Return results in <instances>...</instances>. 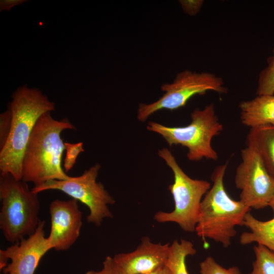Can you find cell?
Segmentation results:
<instances>
[{"mask_svg": "<svg viewBox=\"0 0 274 274\" xmlns=\"http://www.w3.org/2000/svg\"><path fill=\"white\" fill-rule=\"evenodd\" d=\"M66 118L54 119L50 112L38 120L27 144L22 164V180L39 186L50 180H63L69 178L61 167L65 151L61 132L75 129Z\"/></svg>", "mask_w": 274, "mask_h": 274, "instance_id": "1", "label": "cell"}, {"mask_svg": "<svg viewBox=\"0 0 274 274\" xmlns=\"http://www.w3.org/2000/svg\"><path fill=\"white\" fill-rule=\"evenodd\" d=\"M12 98L9 107L11 127L5 145L0 149V172L21 180L22 158L32 130L42 115L55 110V104L40 90L26 86L18 88Z\"/></svg>", "mask_w": 274, "mask_h": 274, "instance_id": "2", "label": "cell"}, {"mask_svg": "<svg viewBox=\"0 0 274 274\" xmlns=\"http://www.w3.org/2000/svg\"><path fill=\"white\" fill-rule=\"evenodd\" d=\"M227 163L216 167L211 179L213 184L202 200L195 229L203 239H211L227 248L236 234L235 227L243 226L251 209L240 200L232 199L226 191L224 177Z\"/></svg>", "mask_w": 274, "mask_h": 274, "instance_id": "3", "label": "cell"}, {"mask_svg": "<svg viewBox=\"0 0 274 274\" xmlns=\"http://www.w3.org/2000/svg\"><path fill=\"white\" fill-rule=\"evenodd\" d=\"M0 229L13 244L32 234L41 220L38 193L10 174L0 176Z\"/></svg>", "mask_w": 274, "mask_h": 274, "instance_id": "4", "label": "cell"}, {"mask_svg": "<svg viewBox=\"0 0 274 274\" xmlns=\"http://www.w3.org/2000/svg\"><path fill=\"white\" fill-rule=\"evenodd\" d=\"M191 122L182 127H169L150 121L147 129L161 135L169 146L181 145L188 149L187 157L197 161L204 158L216 160L218 154L212 146L213 138L219 134L223 126L219 121L213 104L190 114Z\"/></svg>", "mask_w": 274, "mask_h": 274, "instance_id": "5", "label": "cell"}, {"mask_svg": "<svg viewBox=\"0 0 274 274\" xmlns=\"http://www.w3.org/2000/svg\"><path fill=\"white\" fill-rule=\"evenodd\" d=\"M158 155L172 170L174 182L168 186L175 203L170 212H157L154 219L158 223L174 222L185 231H195L202 196L211 188L206 180L193 179L186 175L167 148H163Z\"/></svg>", "mask_w": 274, "mask_h": 274, "instance_id": "6", "label": "cell"}, {"mask_svg": "<svg viewBox=\"0 0 274 274\" xmlns=\"http://www.w3.org/2000/svg\"><path fill=\"white\" fill-rule=\"evenodd\" d=\"M100 169V165L97 163L79 176H70L63 180H50L34 186L32 190L38 194L49 190L64 193L86 205L89 210L87 221L99 226L104 219L113 218L109 205L115 203L104 185L96 181Z\"/></svg>", "mask_w": 274, "mask_h": 274, "instance_id": "7", "label": "cell"}, {"mask_svg": "<svg viewBox=\"0 0 274 274\" xmlns=\"http://www.w3.org/2000/svg\"><path fill=\"white\" fill-rule=\"evenodd\" d=\"M164 92L157 100L152 103L140 104L137 118L144 122L152 114L159 110H175L186 105L193 96L201 95L208 91L219 93L228 92L222 78L209 72L196 73L185 70L178 73L173 82L161 85Z\"/></svg>", "mask_w": 274, "mask_h": 274, "instance_id": "8", "label": "cell"}, {"mask_svg": "<svg viewBox=\"0 0 274 274\" xmlns=\"http://www.w3.org/2000/svg\"><path fill=\"white\" fill-rule=\"evenodd\" d=\"M241 158L234 179L236 187L241 191L240 201L250 209L269 206L274 196V178L252 148L242 149Z\"/></svg>", "mask_w": 274, "mask_h": 274, "instance_id": "9", "label": "cell"}, {"mask_svg": "<svg viewBox=\"0 0 274 274\" xmlns=\"http://www.w3.org/2000/svg\"><path fill=\"white\" fill-rule=\"evenodd\" d=\"M45 221H41L36 231L0 250V269L4 274H34L39 263L51 249L44 230Z\"/></svg>", "mask_w": 274, "mask_h": 274, "instance_id": "10", "label": "cell"}, {"mask_svg": "<svg viewBox=\"0 0 274 274\" xmlns=\"http://www.w3.org/2000/svg\"><path fill=\"white\" fill-rule=\"evenodd\" d=\"M78 201L55 199L49 206L51 228L47 239L51 249L64 251L70 249L80 236L82 213Z\"/></svg>", "mask_w": 274, "mask_h": 274, "instance_id": "11", "label": "cell"}, {"mask_svg": "<svg viewBox=\"0 0 274 274\" xmlns=\"http://www.w3.org/2000/svg\"><path fill=\"white\" fill-rule=\"evenodd\" d=\"M170 244L154 243L148 236L132 252L120 253L112 257L114 268L118 274H146L163 266Z\"/></svg>", "mask_w": 274, "mask_h": 274, "instance_id": "12", "label": "cell"}, {"mask_svg": "<svg viewBox=\"0 0 274 274\" xmlns=\"http://www.w3.org/2000/svg\"><path fill=\"white\" fill-rule=\"evenodd\" d=\"M242 123L250 128L274 125V94L259 95L239 104Z\"/></svg>", "mask_w": 274, "mask_h": 274, "instance_id": "13", "label": "cell"}, {"mask_svg": "<svg viewBox=\"0 0 274 274\" xmlns=\"http://www.w3.org/2000/svg\"><path fill=\"white\" fill-rule=\"evenodd\" d=\"M246 143L247 146L257 152L267 171L274 178V125L250 128Z\"/></svg>", "mask_w": 274, "mask_h": 274, "instance_id": "14", "label": "cell"}, {"mask_svg": "<svg viewBox=\"0 0 274 274\" xmlns=\"http://www.w3.org/2000/svg\"><path fill=\"white\" fill-rule=\"evenodd\" d=\"M243 225L250 231L241 235L239 242L242 245L256 242L274 252V217L267 221H261L249 212L245 216Z\"/></svg>", "mask_w": 274, "mask_h": 274, "instance_id": "15", "label": "cell"}, {"mask_svg": "<svg viewBox=\"0 0 274 274\" xmlns=\"http://www.w3.org/2000/svg\"><path fill=\"white\" fill-rule=\"evenodd\" d=\"M196 252V250L191 242L183 239L179 242L176 239L170 245L165 265L172 274H189L186 259L188 256H193Z\"/></svg>", "mask_w": 274, "mask_h": 274, "instance_id": "16", "label": "cell"}, {"mask_svg": "<svg viewBox=\"0 0 274 274\" xmlns=\"http://www.w3.org/2000/svg\"><path fill=\"white\" fill-rule=\"evenodd\" d=\"M256 259L249 274H274V252L258 245L254 247Z\"/></svg>", "mask_w": 274, "mask_h": 274, "instance_id": "17", "label": "cell"}, {"mask_svg": "<svg viewBox=\"0 0 274 274\" xmlns=\"http://www.w3.org/2000/svg\"><path fill=\"white\" fill-rule=\"evenodd\" d=\"M256 94H274V48L272 55L267 59V66L259 75Z\"/></svg>", "mask_w": 274, "mask_h": 274, "instance_id": "18", "label": "cell"}, {"mask_svg": "<svg viewBox=\"0 0 274 274\" xmlns=\"http://www.w3.org/2000/svg\"><path fill=\"white\" fill-rule=\"evenodd\" d=\"M199 267L200 274H242L237 267L225 268L210 256L200 262Z\"/></svg>", "mask_w": 274, "mask_h": 274, "instance_id": "19", "label": "cell"}, {"mask_svg": "<svg viewBox=\"0 0 274 274\" xmlns=\"http://www.w3.org/2000/svg\"><path fill=\"white\" fill-rule=\"evenodd\" d=\"M65 156L63 160V168L65 172L70 170L75 165L78 155L84 151L82 142L69 143L64 142Z\"/></svg>", "mask_w": 274, "mask_h": 274, "instance_id": "20", "label": "cell"}, {"mask_svg": "<svg viewBox=\"0 0 274 274\" xmlns=\"http://www.w3.org/2000/svg\"><path fill=\"white\" fill-rule=\"evenodd\" d=\"M12 122V112L8 109L0 115V149L5 144L10 134Z\"/></svg>", "mask_w": 274, "mask_h": 274, "instance_id": "21", "label": "cell"}, {"mask_svg": "<svg viewBox=\"0 0 274 274\" xmlns=\"http://www.w3.org/2000/svg\"><path fill=\"white\" fill-rule=\"evenodd\" d=\"M181 5L184 11L189 15L196 14L201 8L203 1H181Z\"/></svg>", "mask_w": 274, "mask_h": 274, "instance_id": "22", "label": "cell"}, {"mask_svg": "<svg viewBox=\"0 0 274 274\" xmlns=\"http://www.w3.org/2000/svg\"><path fill=\"white\" fill-rule=\"evenodd\" d=\"M85 274H116L113 265L112 257L108 256L105 258L102 263V267L100 270H90Z\"/></svg>", "mask_w": 274, "mask_h": 274, "instance_id": "23", "label": "cell"}, {"mask_svg": "<svg viewBox=\"0 0 274 274\" xmlns=\"http://www.w3.org/2000/svg\"><path fill=\"white\" fill-rule=\"evenodd\" d=\"M25 2L22 0H3L1 1L0 10L1 11H9L13 7L19 5Z\"/></svg>", "mask_w": 274, "mask_h": 274, "instance_id": "24", "label": "cell"}, {"mask_svg": "<svg viewBox=\"0 0 274 274\" xmlns=\"http://www.w3.org/2000/svg\"><path fill=\"white\" fill-rule=\"evenodd\" d=\"M112 262H113V261H112ZM163 266H162V267H160V268L157 269V270H155V271H153V272H152L148 273H146V274H161ZM113 267H114V266H113ZM114 270H115V269H114ZM115 272H116V274H118V273L116 272V271L115 270Z\"/></svg>", "mask_w": 274, "mask_h": 274, "instance_id": "25", "label": "cell"}, {"mask_svg": "<svg viewBox=\"0 0 274 274\" xmlns=\"http://www.w3.org/2000/svg\"><path fill=\"white\" fill-rule=\"evenodd\" d=\"M161 274H172V273L168 268L164 265L162 268Z\"/></svg>", "mask_w": 274, "mask_h": 274, "instance_id": "26", "label": "cell"}, {"mask_svg": "<svg viewBox=\"0 0 274 274\" xmlns=\"http://www.w3.org/2000/svg\"><path fill=\"white\" fill-rule=\"evenodd\" d=\"M269 206L270 207V208L272 209L274 213V196L272 199L271 200Z\"/></svg>", "mask_w": 274, "mask_h": 274, "instance_id": "27", "label": "cell"}]
</instances>
